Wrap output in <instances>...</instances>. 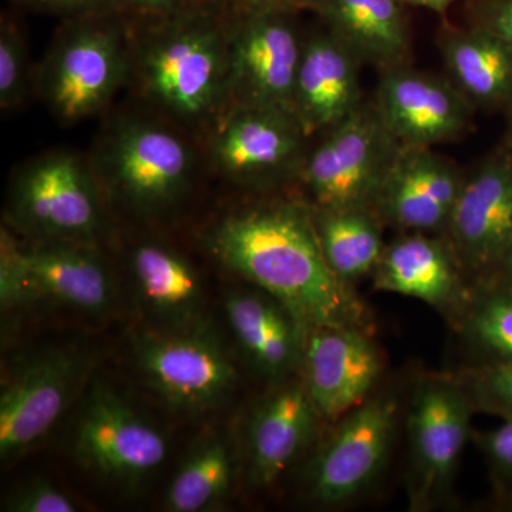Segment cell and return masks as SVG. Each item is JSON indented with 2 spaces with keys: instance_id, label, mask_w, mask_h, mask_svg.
<instances>
[{
  "instance_id": "1",
  "label": "cell",
  "mask_w": 512,
  "mask_h": 512,
  "mask_svg": "<svg viewBox=\"0 0 512 512\" xmlns=\"http://www.w3.org/2000/svg\"><path fill=\"white\" fill-rule=\"evenodd\" d=\"M202 245L228 271L288 305L309 330L348 326L372 333L366 306L323 255L311 204L244 205L212 222Z\"/></svg>"
},
{
  "instance_id": "2",
  "label": "cell",
  "mask_w": 512,
  "mask_h": 512,
  "mask_svg": "<svg viewBox=\"0 0 512 512\" xmlns=\"http://www.w3.org/2000/svg\"><path fill=\"white\" fill-rule=\"evenodd\" d=\"M224 0L154 16H130L128 86L147 111L207 136L228 110L229 37Z\"/></svg>"
},
{
  "instance_id": "3",
  "label": "cell",
  "mask_w": 512,
  "mask_h": 512,
  "mask_svg": "<svg viewBox=\"0 0 512 512\" xmlns=\"http://www.w3.org/2000/svg\"><path fill=\"white\" fill-rule=\"evenodd\" d=\"M188 136L150 111L114 117L89 156L106 202L141 220L174 211L190 194L200 168Z\"/></svg>"
},
{
  "instance_id": "4",
  "label": "cell",
  "mask_w": 512,
  "mask_h": 512,
  "mask_svg": "<svg viewBox=\"0 0 512 512\" xmlns=\"http://www.w3.org/2000/svg\"><path fill=\"white\" fill-rule=\"evenodd\" d=\"M130 67L127 13L67 19L36 72L40 99L62 124L101 113L123 84Z\"/></svg>"
},
{
  "instance_id": "5",
  "label": "cell",
  "mask_w": 512,
  "mask_h": 512,
  "mask_svg": "<svg viewBox=\"0 0 512 512\" xmlns=\"http://www.w3.org/2000/svg\"><path fill=\"white\" fill-rule=\"evenodd\" d=\"M106 198L89 156L52 150L13 174L6 221L29 241L100 244L107 231Z\"/></svg>"
},
{
  "instance_id": "6",
  "label": "cell",
  "mask_w": 512,
  "mask_h": 512,
  "mask_svg": "<svg viewBox=\"0 0 512 512\" xmlns=\"http://www.w3.org/2000/svg\"><path fill=\"white\" fill-rule=\"evenodd\" d=\"M131 353L141 382L175 412H212L234 393L237 367L204 320L187 328L141 330Z\"/></svg>"
},
{
  "instance_id": "7",
  "label": "cell",
  "mask_w": 512,
  "mask_h": 512,
  "mask_svg": "<svg viewBox=\"0 0 512 512\" xmlns=\"http://www.w3.org/2000/svg\"><path fill=\"white\" fill-rule=\"evenodd\" d=\"M474 412L458 376H424L414 386L407 409V493L413 510H431L450 498Z\"/></svg>"
},
{
  "instance_id": "8",
  "label": "cell",
  "mask_w": 512,
  "mask_h": 512,
  "mask_svg": "<svg viewBox=\"0 0 512 512\" xmlns=\"http://www.w3.org/2000/svg\"><path fill=\"white\" fill-rule=\"evenodd\" d=\"M402 404L394 392L373 393L333 421L305 471L306 495L320 507H339L372 487L389 461Z\"/></svg>"
},
{
  "instance_id": "9",
  "label": "cell",
  "mask_w": 512,
  "mask_h": 512,
  "mask_svg": "<svg viewBox=\"0 0 512 512\" xmlns=\"http://www.w3.org/2000/svg\"><path fill=\"white\" fill-rule=\"evenodd\" d=\"M311 137L291 110H228L205 136L211 167L225 180L266 191L295 183L308 158Z\"/></svg>"
},
{
  "instance_id": "10",
  "label": "cell",
  "mask_w": 512,
  "mask_h": 512,
  "mask_svg": "<svg viewBox=\"0 0 512 512\" xmlns=\"http://www.w3.org/2000/svg\"><path fill=\"white\" fill-rule=\"evenodd\" d=\"M400 148L373 103H363L323 133L322 141L309 151L299 183L308 191L312 207L372 208Z\"/></svg>"
},
{
  "instance_id": "11",
  "label": "cell",
  "mask_w": 512,
  "mask_h": 512,
  "mask_svg": "<svg viewBox=\"0 0 512 512\" xmlns=\"http://www.w3.org/2000/svg\"><path fill=\"white\" fill-rule=\"evenodd\" d=\"M86 348L40 350L20 359L0 390V456H22L46 436L82 392L96 367Z\"/></svg>"
},
{
  "instance_id": "12",
  "label": "cell",
  "mask_w": 512,
  "mask_h": 512,
  "mask_svg": "<svg viewBox=\"0 0 512 512\" xmlns=\"http://www.w3.org/2000/svg\"><path fill=\"white\" fill-rule=\"evenodd\" d=\"M72 451L94 476L133 487L163 466L168 443L163 431L127 397L94 384L74 420Z\"/></svg>"
},
{
  "instance_id": "13",
  "label": "cell",
  "mask_w": 512,
  "mask_h": 512,
  "mask_svg": "<svg viewBox=\"0 0 512 512\" xmlns=\"http://www.w3.org/2000/svg\"><path fill=\"white\" fill-rule=\"evenodd\" d=\"M292 15L295 13L234 12L228 110L268 107L293 111L303 36Z\"/></svg>"
},
{
  "instance_id": "14",
  "label": "cell",
  "mask_w": 512,
  "mask_h": 512,
  "mask_svg": "<svg viewBox=\"0 0 512 512\" xmlns=\"http://www.w3.org/2000/svg\"><path fill=\"white\" fill-rule=\"evenodd\" d=\"M466 274L490 284L512 247V163L495 158L464 175L443 232Z\"/></svg>"
},
{
  "instance_id": "15",
  "label": "cell",
  "mask_w": 512,
  "mask_h": 512,
  "mask_svg": "<svg viewBox=\"0 0 512 512\" xmlns=\"http://www.w3.org/2000/svg\"><path fill=\"white\" fill-rule=\"evenodd\" d=\"M373 106L402 147L431 148L456 140L473 111L450 80L410 66L380 72Z\"/></svg>"
},
{
  "instance_id": "16",
  "label": "cell",
  "mask_w": 512,
  "mask_h": 512,
  "mask_svg": "<svg viewBox=\"0 0 512 512\" xmlns=\"http://www.w3.org/2000/svg\"><path fill=\"white\" fill-rule=\"evenodd\" d=\"M382 372L372 333L348 326L309 330L302 379L323 421L333 423L369 399Z\"/></svg>"
},
{
  "instance_id": "17",
  "label": "cell",
  "mask_w": 512,
  "mask_h": 512,
  "mask_svg": "<svg viewBox=\"0 0 512 512\" xmlns=\"http://www.w3.org/2000/svg\"><path fill=\"white\" fill-rule=\"evenodd\" d=\"M322 420L302 377L275 383L252 407L245 424L249 484L268 488L309 450Z\"/></svg>"
},
{
  "instance_id": "18",
  "label": "cell",
  "mask_w": 512,
  "mask_h": 512,
  "mask_svg": "<svg viewBox=\"0 0 512 512\" xmlns=\"http://www.w3.org/2000/svg\"><path fill=\"white\" fill-rule=\"evenodd\" d=\"M464 175L431 148L402 147L384 178L372 210L407 232H444Z\"/></svg>"
},
{
  "instance_id": "19",
  "label": "cell",
  "mask_w": 512,
  "mask_h": 512,
  "mask_svg": "<svg viewBox=\"0 0 512 512\" xmlns=\"http://www.w3.org/2000/svg\"><path fill=\"white\" fill-rule=\"evenodd\" d=\"M377 291L419 299L456 322L474 288L447 239L410 232L384 248L373 272Z\"/></svg>"
},
{
  "instance_id": "20",
  "label": "cell",
  "mask_w": 512,
  "mask_h": 512,
  "mask_svg": "<svg viewBox=\"0 0 512 512\" xmlns=\"http://www.w3.org/2000/svg\"><path fill=\"white\" fill-rule=\"evenodd\" d=\"M225 316L259 375L281 383L302 373L309 329L284 302L256 286L235 289L225 299Z\"/></svg>"
},
{
  "instance_id": "21",
  "label": "cell",
  "mask_w": 512,
  "mask_h": 512,
  "mask_svg": "<svg viewBox=\"0 0 512 512\" xmlns=\"http://www.w3.org/2000/svg\"><path fill=\"white\" fill-rule=\"evenodd\" d=\"M30 299H47L89 315L109 311L114 279L99 244L29 241L22 245Z\"/></svg>"
},
{
  "instance_id": "22",
  "label": "cell",
  "mask_w": 512,
  "mask_h": 512,
  "mask_svg": "<svg viewBox=\"0 0 512 512\" xmlns=\"http://www.w3.org/2000/svg\"><path fill=\"white\" fill-rule=\"evenodd\" d=\"M360 64L328 29L303 37L293 113L309 136L326 133L365 103Z\"/></svg>"
},
{
  "instance_id": "23",
  "label": "cell",
  "mask_w": 512,
  "mask_h": 512,
  "mask_svg": "<svg viewBox=\"0 0 512 512\" xmlns=\"http://www.w3.org/2000/svg\"><path fill=\"white\" fill-rule=\"evenodd\" d=\"M126 259L138 306L154 328H187L202 322L204 285L187 256L165 241L144 238L128 248Z\"/></svg>"
},
{
  "instance_id": "24",
  "label": "cell",
  "mask_w": 512,
  "mask_h": 512,
  "mask_svg": "<svg viewBox=\"0 0 512 512\" xmlns=\"http://www.w3.org/2000/svg\"><path fill=\"white\" fill-rule=\"evenodd\" d=\"M402 0H320L326 29L360 63L380 72L410 66L412 42Z\"/></svg>"
},
{
  "instance_id": "25",
  "label": "cell",
  "mask_w": 512,
  "mask_h": 512,
  "mask_svg": "<svg viewBox=\"0 0 512 512\" xmlns=\"http://www.w3.org/2000/svg\"><path fill=\"white\" fill-rule=\"evenodd\" d=\"M439 50L447 79L471 106H500L512 100V47L478 26L447 29Z\"/></svg>"
},
{
  "instance_id": "26",
  "label": "cell",
  "mask_w": 512,
  "mask_h": 512,
  "mask_svg": "<svg viewBox=\"0 0 512 512\" xmlns=\"http://www.w3.org/2000/svg\"><path fill=\"white\" fill-rule=\"evenodd\" d=\"M238 453L227 433H211L192 446L175 471L164 507L173 512L210 511L234 490Z\"/></svg>"
},
{
  "instance_id": "27",
  "label": "cell",
  "mask_w": 512,
  "mask_h": 512,
  "mask_svg": "<svg viewBox=\"0 0 512 512\" xmlns=\"http://www.w3.org/2000/svg\"><path fill=\"white\" fill-rule=\"evenodd\" d=\"M312 214L323 255L342 281L352 285L375 272L386 245L372 208L312 207Z\"/></svg>"
},
{
  "instance_id": "28",
  "label": "cell",
  "mask_w": 512,
  "mask_h": 512,
  "mask_svg": "<svg viewBox=\"0 0 512 512\" xmlns=\"http://www.w3.org/2000/svg\"><path fill=\"white\" fill-rule=\"evenodd\" d=\"M454 325L487 362H512V292L477 285Z\"/></svg>"
},
{
  "instance_id": "29",
  "label": "cell",
  "mask_w": 512,
  "mask_h": 512,
  "mask_svg": "<svg viewBox=\"0 0 512 512\" xmlns=\"http://www.w3.org/2000/svg\"><path fill=\"white\" fill-rule=\"evenodd\" d=\"M29 57L25 37L15 22L2 20L0 26V107L16 110L29 93Z\"/></svg>"
},
{
  "instance_id": "30",
  "label": "cell",
  "mask_w": 512,
  "mask_h": 512,
  "mask_svg": "<svg viewBox=\"0 0 512 512\" xmlns=\"http://www.w3.org/2000/svg\"><path fill=\"white\" fill-rule=\"evenodd\" d=\"M476 412L512 416V362H493L461 373Z\"/></svg>"
},
{
  "instance_id": "31",
  "label": "cell",
  "mask_w": 512,
  "mask_h": 512,
  "mask_svg": "<svg viewBox=\"0 0 512 512\" xmlns=\"http://www.w3.org/2000/svg\"><path fill=\"white\" fill-rule=\"evenodd\" d=\"M30 302L22 244L10 228L3 227L0 234V303L3 312L22 308Z\"/></svg>"
},
{
  "instance_id": "32",
  "label": "cell",
  "mask_w": 512,
  "mask_h": 512,
  "mask_svg": "<svg viewBox=\"0 0 512 512\" xmlns=\"http://www.w3.org/2000/svg\"><path fill=\"white\" fill-rule=\"evenodd\" d=\"M3 511L8 512H73L76 504L69 495L45 480L19 485L6 498Z\"/></svg>"
},
{
  "instance_id": "33",
  "label": "cell",
  "mask_w": 512,
  "mask_h": 512,
  "mask_svg": "<svg viewBox=\"0 0 512 512\" xmlns=\"http://www.w3.org/2000/svg\"><path fill=\"white\" fill-rule=\"evenodd\" d=\"M23 8L63 16L64 20L127 13L128 0H12Z\"/></svg>"
},
{
  "instance_id": "34",
  "label": "cell",
  "mask_w": 512,
  "mask_h": 512,
  "mask_svg": "<svg viewBox=\"0 0 512 512\" xmlns=\"http://www.w3.org/2000/svg\"><path fill=\"white\" fill-rule=\"evenodd\" d=\"M481 450L488 466L498 481H512V416L505 417L504 423L493 431L481 434Z\"/></svg>"
},
{
  "instance_id": "35",
  "label": "cell",
  "mask_w": 512,
  "mask_h": 512,
  "mask_svg": "<svg viewBox=\"0 0 512 512\" xmlns=\"http://www.w3.org/2000/svg\"><path fill=\"white\" fill-rule=\"evenodd\" d=\"M474 26L494 33L512 47V0H488L478 10Z\"/></svg>"
},
{
  "instance_id": "36",
  "label": "cell",
  "mask_w": 512,
  "mask_h": 512,
  "mask_svg": "<svg viewBox=\"0 0 512 512\" xmlns=\"http://www.w3.org/2000/svg\"><path fill=\"white\" fill-rule=\"evenodd\" d=\"M237 13L284 12L296 13L301 10L319 8L320 0H224Z\"/></svg>"
},
{
  "instance_id": "37",
  "label": "cell",
  "mask_w": 512,
  "mask_h": 512,
  "mask_svg": "<svg viewBox=\"0 0 512 512\" xmlns=\"http://www.w3.org/2000/svg\"><path fill=\"white\" fill-rule=\"evenodd\" d=\"M207 0H128L127 15L131 18H154L200 5Z\"/></svg>"
},
{
  "instance_id": "38",
  "label": "cell",
  "mask_w": 512,
  "mask_h": 512,
  "mask_svg": "<svg viewBox=\"0 0 512 512\" xmlns=\"http://www.w3.org/2000/svg\"><path fill=\"white\" fill-rule=\"evenodd\" d=\"M495 284H488L498 286V288L505 289V291L512 292V247L505 256L503 265H501L500 271L495 275Z\"/></svg>"
},
{
  "instance_id": "39",
  "label": "cell",
  "mask_w": 512,
  "mask_h": 512,
  "mask_svg": "<svg viewBox=\"0 0 512 512\" xmlns=\"http://www.w3.org/2000/svg\"><path fill=\"white\" fill-rule=\"evenodd\" d=\"M402 2L407 3V5L430 9L436 13H444L454 0H402Z\"/></svg>"
}]
</instances>
